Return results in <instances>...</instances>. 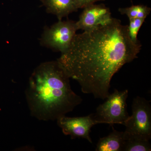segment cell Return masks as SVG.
<instances>
[{"instance_id": "1", "label": "cell", "mask_w": 151, "mask_h": 151, "mask_svg": "<svg viewBox=\"0 0 151 151\" xmlns=\"http://www.w3.org/2000/svg\"><path fill=\"white\" fill-rule=\"evenodd\" d=\"M142 45L128 35L127 25L118 19L76 35L70 46L57 59L69 78L84 94L105 100L113 76L125 64L137 58Z\"/></svg>"}, {"instance_id": "2", "label": "cell", "mask_w": 151, "mask_h": 151, "mask_svg": "<svg viewBox=\"0 0 151 151\" xmlns=\"http://www.w3.org/2000/svg\"><path fill=\"white\" fill-rule=\"evenodd\" d=\"M32 116L40 121H56L82 103L71 88L70 78L56 61L42 63L34 70L25 91Z\"/></svg>"}, {"instance_id": "3", "label": "cell", "mask_w": 151, "mask_h": 151, "mask_svg": "<svg viewBox=\"0 0 151 151\" xmlns=\"http://www.w3.org/2000/svg\"><path fill=\"white\" fill-rule=\"evenodd\" d=\"M128 94L127 89L122 91L114 89V92L105 99V102L97 107L96 113H94L97 124L124 125L129 117L127 103Z\"/></svg>"}, {"instance_id": "4", "label": "cell", "mask_w": 151, "mask_h": 151, "mask_svg": "<svg viewBox=\"0 0 151 151\" xmlns=\"http://www.w3.org/2000/svg\"><path fill=\"white\" fill-rule=\"evenodd\" d=\"M124 137L150 141L151 139V106L145 98L137 96L132 105V115L124 124Z\"/></svg>"}, {"instance_id": "5", "label": "cell", "mask_w": 151, "mask_h": 151, "mask_svg": "<svg viewBox=\"0 0 151 151\" xmlns=\"http://www.w3.org/2000/svg\"><path fill=\"white\" fill-rule=\"evenodd\" d=\"M77 30L75 22L60 20L51 27L45 29L41 43L63 53L70 46Z\"/></svg>"}, {"instance_id": "6", "label": "cell", "mask_w": 151, "mask_h": 151, "mask_svg": "<svg viewBox=\"0 0 151 151\" xmlns=\"http://www.w3.org/2000/svg\"><path fill=\"white\" fill-rule=\"evenodd\" d=\"M58 126L61 129L63 134L70 136L72 139L82 138L92 143L90 137L91 129L97 124L94 113L83 117H68L63 116L56 120Z\"/></svg>"}, {"instance_id": "7", "label": "cell", "mask_w": 151, "mask_h": 151, "mask_svg": "<svg viewBox=\"0 0 151 151\" xmlns=\"http://www.w3.org/2000/svg\"><path fill=\"white\" fill-rule=\"evenodd\" d=\"M113 18L110 9L106 6L91 4L84 8L76 25L77 30L86 31L107 24Z\"/></svg>"}, {"instance_id": "8", "label": "cell", "mask_w": 151, "mask_h": 151, "mask_svg": "<svg viewBox=\"0 0 151 151\" xmlns=\"http://www.w3.org/2000/svg\"><path fill=\"white\" fill-rule=\"evenodd\" d=\"M48 13L54 14L59 20L78 9L76 0H42Z\"/></svg>"}, {"instance_id": "9", "label": "cell", "mask_w": 151, "mask_h": 151, "mask_svg": "<svg viewBox=\"0 0 151 151\" xmlns=\"http://www.w3.org/2000/svg\"><path fill=\"white\" fill-rule=\"evenodd\" d=\"M109 135L99 139L95 151H123L125 141L124 132H119L113 127Z\"/></svg>"}, {"instance_id": "10", "label": "cell", "mask_w": 151, "mask_h": 151, "mask_svg": "<svg viewBox=\"0 0 151 151\" xmlns=\"http://www.w3.org/2000/svg\"><path fill=\"white\" fill-rule=\"evenodd\" d=\"M150 8L144 5H132L130 7L119 8V11L122 15H126L129 19H146L150 14Z\"/></svg>"}, {"instance_id": "11", "label": "cell", "mask_w": 151, "mask_h": 151, "mask_svg": "<svg viewBox=\"0 0 151 151\" xmlns=\"http://www.w3.org/2000/svg\"><path fill=\"white\" fill-rule=\"evenodd\" d=\"M125 139L123 151H151L150 141L132 137H125Z\"/></svg>"}, {"instance_id": "12", "label": "cell", "mask_w": 151, "mask_h": 151, "mask_svg": "<svg viewBox=\"0 0 151 151\" xmlns=\"http://www.w3.org/2000/svg\"><path fill=\"white\" fill-rule=\"evenodd\" d=\"M129 24L127 25V30L130 38L133 42H139L137 36L139 31L145 19H129Z\"/></svg>"}, {"instance_id": "13", "label": "cell", "mask_w": 151, "mask_h": 151, "mask_svg": "<svg viewBox=\"0 0 151 151\" xmlns=\"http://www.w3.org/2000/svg\"><path fill=\"white\" fill-rule=\"evenodd\" d=\"M102 1L104 0H76L78 9L84 8L86 6Z\"/></svg>"}]
</instances>
